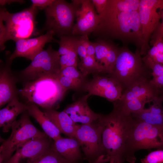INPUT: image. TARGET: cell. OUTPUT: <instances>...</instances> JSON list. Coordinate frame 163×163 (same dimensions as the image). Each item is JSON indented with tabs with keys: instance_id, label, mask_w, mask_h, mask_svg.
Wrapping results in <instances>:
<instances>
[{
	"instance_id": "cell-1",
	"label": "cell",
	"mask_w": 163,
	"mask_h": 163,
	"mask_svg": "<svg viewBox=\"0 0 163 163\" xmlns=\"http://www.w3.org/2000/svg\"><path fill=\"white\" fill-rule=\"evenodd\" d=\"M101 133L105 154L113 163H134L136 158L131 149L134 119L113 107L109 113H100L96 121Z\"/></svg>"
},
{
	"instance_id": "cell-2",
	"label": "cell",
	"mask_w": 163,
	"mask_h": 163,
	"mask_svg": "<svg viewBox=\"0 0 163 163\" xmlns=\"http://www.w3.org/2000/svg\"><path fill=\"white\" fill-rule=\"evenodd\" d=\"M99 23L92 33L97 39L132 44L140 54L142 44V30L138 11L117 12L104 8L98 14Z\"/></svg>"
},
{
	"instance_id": "cell-3",
	"label": "cell",
	"mask_w": 163,
	"mask_h": 163,
	"mask_svg": "<svg viewBox=\"0 0 163 163\" xmlns=\"http://www.w3.org/2000/svg\"><path fill=\"white\" fill-rule=\"evenodd\" d=\"M56 76H45L24 82L19 94L27 104H34L43 110H56L68 91L60 84Z\"/></svg>"
},
{
	"instance_id": "cell-4",
	"label": "cell",
	"mask_w": 163,
	"mask_h": 163,
	"mask_svg": "<svg viewBox=\"0 0 163 163\" xmlns=\"http://www.w3.org/2000/svg\"><path fill=\"white\" fill-rule=\"evenodd\" d=\"M149 69L144 63L139 53H133L127 46L124 45L119 48L113 70L109 76L119 83L123 92L134 84L149 79L150 75H151Z\"/></svg>"
},
{
	"instance_id": "cell-5",
	"label": "cell",
	"mask_w": 163,
	"mask_h": 163,
	"mask_svg": "<svg viewBox=\"0 0 163 163\" xmlns=\"http://www.w3.org/2000/svg\"><path fill=\"white\" fill-rule=\"evenodd\" d=\"M32 5L20 12L11 13L1 7L0 20L5 30V41L11 40L16 42L38 34L36 29V17L38 10Z\"/></svg>"
},
{
	"instance_id": "cell-6",
	"label": "cell",
	"mask_w": 163,
	"mask_h": 163,
	"mask_svg": "<svg viewBox=\"0 0 163 163\" xmlns=\"http://www.w3.org/2000/svg\"><path fill=\"white\" fill-rule=\"evenodd\" d=\"M81 4L78 0L69 3L64 0H55L44 10L46 17L43 31L53 32L60 37L72 36L76 13Z\"/></svg>"
},
{
	"instance_id": "cell-7",
	"label": "cell",
	"mask_w": 163,
	"mask_h": 163,
	"mask_svg": "<svg viewBox=\"0 0 163 163\" xmlns=\"http://www.w3.org/2000/svg\"><path fill=\"white\" fill-rule=\"evenodd\" d=\"M27 111L22 113L11 127L9 137L5 140L0 147V163H4L12 156L17 149L33 139L47 136L33 124Z\"/></svg>"
},
{
	"instance_id": "cell-8",
	"label": "cell",
	"mask_w": 163,
	"mask_h": 163,
	"mask_svg": "<svg viewBox=\"0 0 163 163\" xmlns=\"http://www.w3.org/2000/svg\"><path fill=\"white\" fill-rule=\"evenodd\" d=\"M60 56L58 51L49 45L46 49L36 55L28 66L19 72L18 79L25 82L45 76L56 75L61 70Z\"/></svg>"
},
{
	"instance_id": "cell-9",
	"label": "cell",
	"mask_w": 163,
	"mask_h": 163,
	"mask_svg": "<svg viewBox=\"0 0 163 163\" xmlns=\"http://www.w3.org/2000/svg\"><path fill=\"white\" fill-rule=\"evenodd\" d=\"M75 137L80 143L83 159L89 163H92L103 155H106L101 130L96 121L90 124H76Z\"/></svg>"
},
{
	"instance_id": "cell-10",
	"label": "cell",
	"mask_w": 163,
	"mask_h": 163,
	"mask_svg": "<svg viewBox=\"0 0 163 163\" xmlns=\"http://www.w3.org/2000/svg\"><path fill=\"white\" fill-rule=\"evenodd\" d=\"M163 8V0H140L138 11L142 38L141 56L146 55L150 48L149 43L151 36L161 19L160 10H158Z\"/></svg>"
},
{
	"instance_id": "cell-11",
	"label": "cell",
	"mask_w": 163,
	"mask_h": 163,
	"mask_svg": "<svg viewBox=\"0 0 163 163\" xmlns=\"http://www.w3.org/2000/svg\"><path fill=\"white\" fill-rule=\"evenodd\" d=\"M133 117L131 138L133 153L135 154L136 151L141 149H163V126L152 125Z\"/></svg>"
},
{
	"instance_id": "cell-12",
	"label": "cell",
	"mask_w": 163,
	"mask_h": 163,
	"mask_svg": "<svg viewBox=\"0 0 163 163\" xmlns=\"http://www.w3.org/2000/svg\"><path fill=\"white\" fill-rule=\"evenodd\" d=\"M84 91L90 96L103 97L113 102L121 98L123 89L119 83L113 77L97 73L93 74L92 78L87 82Z\"/></svg>"
},
{
	"instance_id": "cell-13",
	"label": "cell",
	"mask_w": 163,
	"mask_h": 163,
	"mask_svg": "<svg viewBox=\"0 0 163 163\" xmlns=\"http://www.w3.org/2000/svg\"><path fill=\"white\" fill-rule=\"evenodd\" d=\"M53 142L48 136L30 140L19 146L4 163H32L50 148Z\"/></svg>"
},
{
	"instance_id": "cell-14",
	"label": "cell",
	"mask_w": 163,
	"mask_h": 163,
	"mask_svg": "<svg viewBox=\"0 0 163 163\" xmlns=\"http://www.w3.org/2000/svg\"><path fill=\"white\" fill-rule=\"evenodd\" d=\"M55 35L52 31H47L44 34L37 37L20 39L15 42L14 52L9 56L12 61L18 57L25 58L32 61L34 57L43 50L45 44L48 43H56Z\"/></svg>"
},
{
	"instance_id": "cell-15",
	"label": "cell",
	"mask_w": 163,
	"mask_h": 163,
	"mask_svg": "<svg viewBox=\"0 0 163 163\" xmlns=\"http://www.w3.org/2000/svg\"><path fill=\"white\" fill-rule=\"evenodd\" d=\"M80 2L81 5L76 13V22L72 34L88 36L97 27L99 21V15L96 13L91 0H80Z\"/></svg>"
},
{
	"instance_id": "cell-16",
	"label": "cell",
	"mask_w": 163,
	"mask_h": 163,
	"mask_svg": "<svg viewBox=\"0 0 163 163\" xmlns=\"http://www.w3.org/2000/svg\"><path fill=\"white\" fill-rule=\"evenodd\" d=\"M94 43L99 73L109 75L113 70L120 47L110 40L97 39Z\"/></svg>"
},
{
	"instance_id": "cell-17",
	"label": "cell",
	"mask_w": 163,
	"mask_h": 163,
	"mask_svg": "<svg viewBox=\"0 0 163 163\" xmlns=\"http://www.w3.org/2000/svg\"><path fill=\"white\" fill-rule=\"evenodd\" d=\"M5 62L1 63L0 69V107L1 108L14 98L18 97L19 91L16 83L19 80L11 69L12 61L9 56Z\"/></svg>"
},
{
	"instance_id": "cell-18",
	"label": "cell",
	"mask_w": 163,
	"mask_h": 163,
	"mask_svg": "<svg viewBox=\"0 0 163 163\" xmlns=\"http://www.w3.org/2000/svg\"><path fill=\"white\" fill-rule=\"evenodd\" d=\"M150 79H145L133 85L123 92L121 98L117 101L124 103L135 99L152 102L156 96L160 95V90L150 82Z\"/></svg>"
},
{
	"instance_id": "cell-19",
	"label": "cell",
	"mask_w": 163,
	"mask_h": 163,
	"mask_svg": "<svg viewBox=\"0 0 163 163\" xmlns=\"http://www.w3.org/2000/svg\"><path fill=\"white\" fill-rule=\"evenodd\" d=\"M90 96L87 93L80 97L63 110L76 123L90 124L98 118L100 113L94 112L88 105V99Z\"/></svg>"
},
{
	"instance_id": "cell-20",
	"label": "cell",
	"mask_w": 163,
	"mask_h": 163,
	"mask_svg": "<svg viewBox=\"0 0 163 163\" xmlns=\"http://www.w3.org/2000/svg\"><path fill=\"white\" fill-rule=\"evenodd\" d=\"M56 77L60 84L67 89L75 92L84 91V88L88 81L87 77L78 67L71 66L61 69Z\"/></svg>"
},
{
	"instance_id": "cell-21",
	"label": "cell",
	"mask_w": 163,
	"mask_h": 163,
	"mask_svg": "<svg viewBox=\"0 0 163 163\" xmlns=\"http://www.w3.org/2000/svg\"><path fill=\"white\" fill-rule=\"evenodd\" d=\"M53 147L62 157L71 162L78 163L83 159L80 143L75 137H62L54 141Z\"/></svg>"
},
{
	"instance_id": "cell-22",
	"label": "cell",
	"mask_w": 163,
	"mask_h": 163,
	"mask_svg": "<svg viewBox=\"0 0 163 163\" xmlns=\"http://www.w3.org/2000/svg\"><path fill=\"white\" fill-rule=\"evenodd\" d=\"M28 105L19 101L18 97L14 98L0 110V126L3 133H7L16 120L17 116L27 111Z\"/></svg>"
},
{
	"instance_id": "cell-23",
	"label": "cell",
	"mask_w": 163,
	"mask_h": 163,
	"mask_svg": "<svg viewBox=\"0 0 163 163\" xmlns=\"http://www.w3.org/2000/svg\"><path fill=\"white\" fill-rule=\"evenodd\" d=\"M43 111L62 133L68 137H75L76 124L64 111L55 109L43 110Z\"/></svg>"
},
{
	"instance_id": "cell-24",
	"label": "cell",
	"mask_w": 163,
	"mask_h": 163,
	"mask_svg": "<svg viewBox=\"0 0 163 163\" xmlns=\"http://www.w3.org/2000/svg\"><path fill=\"white\" fill-rule=\"evenodd\" d=\"M27 104L28 105L27 111L29 115L38 122L44 132L49 138L55 141L62 137L59 130L43 111L34 104Z\"/></svg>"
},
{
	"instance_id": "cell-25",
	"label": "cell",
	"mask_w": 163,
	"mask_h": 163,
	"mask_svg": "<svg viewBox=\"0 0 163 163\" xmlns=\"http://www.w3.org/2000/svg\"><path fill=\"white\" fill-rule=\"evenodd\" d=\"M140 0H107L105 8L117 12L138 11Z\"/></svg>"
},
{
	"instance_id": "cell-26",
	"label": "cell",
	"mask_w": 163,
	"mask_h": 163,
	"mask_svg": "<svg viewBox=\"0 0 163 163\" xmlns=\"http://www.w3.org/2000/svg\"><path fill=\"white\" fill-rule=\"evenodd\" d=\"M132 116L142 122L152 125L163 126V115L152 113L147 108L131 114Z\"/></svg>"
},
{
	"instance_id": "cell-27",
	"label": "cell",
	"mask_w": 163,
	"mask_h": 163,
	"mask_svg": "<svg viewBox=\"0 0 163 163\" xmlns=\"http://www.w3.org/2000/svg\"><path fill=\"white\" fill-rule=\"evenodd\" d=\"M32 163H74L64 158L52 146Z\"/></svg>"
},
{
	"instance_id": "cell-28",
	"label": "cell",
	"mask_w": 163,
	"mask_h": 163,
	"mask_svg": "<svg viewBox=\"0 0 163 163\" xmlns=\"http://www.w3.org/2000/svg\"><path fill=\"white\" fill-rule=\"evenodd\" d=\"M78 68L85 76L91 74L99 73V69L95 58L88 55L80 59L78 62Z\"/></svg>"
},
{
	"instance_id": "cell-29",
	"label": "cell",
	"mask_w": 163,
	"mask_h": 163,
	"mask_svg": "<svg viewBox=\"0 0 163 163\" xmlns=\"http://www.w3.org/2000/svg\"><path fill=\"white\" fill-rule=\"evenodd\" d=\"M78 45L68 52L65 55L60 56L61 69L68 66H74L78 67V55L77 52Z\"/></svg>"
},
{
	"instance_id": "cell-30",
	"label": "cell",
	"mask_w": 163,
	"mask_h": 163,
	"mask_svg": "<svg viewBox=\"0 0 163 163\" xmlns=\"http://www.w3.org/2000/svg\"><path fill=\"white\" fill-rule=\"evenodd\" d=\"M141 163H163V149L150 152L141 159Z\"/></svg>"
},
{
	"instance_id": "cell-31",
	"label": "cell",
	"mask_w": 163,
	"mask_h": 163,
	"mask_svg": "<svg viewBox=\"0 0 163 163\" xmlns=\"http://www.w3.org/2000/svg\"><path fill=\"white\" fill-rule=\"evenodd\" d=\"M163 97L161 95L156 97L152 101V104L148 110L151 113L163 115V107L162 103Z\"/></svg>"
},
{
	"instance_id": "cell-32",
	"label": "cell",
	"mask_w": 163,
	"mask_h": 163,
	"mask_svg": "<svg viewBox=\"0 0 163 163\" xmlns=\"http://www.w3.org/2000/svg\"><path fill=\"white\" fill-rule=\"evenodd\" d=\"M55 0H31L32 5L40 9H44L52 5Z\"/></svg>"
},
{
	"instance_id": "cell-33",
	"label": "cell",
	"mask_w": 163,
	"mask_h": 163,
	"mask_svg": "<svg viewBox=\"0 0 163 163\" xmlns=\"http://www.w3.org/2000/svg\"><path fill=\"white\" fill-rule=\"evenodd\" d=\"M163 38V25L160 23L157 27L151 36L150 43L152 45L155 41L158 39Z\"/></svg>"
},
{
	"instance_id": "cell-34",
	"label": "cell",
	"mask_w": 163,
	"mask_h": 163,
	"mask_svg": "<svg viewBox=\"0 0 163 163\" xmlns=\"http://www.w3.org/2000/svg\"><path fill=\"white\" fill-rule=\"evenodd\" d=\"M91 2L95 7L98 14L101 13L104 10L107 0H92Z\"/></svg>"
},
{
	"instance_id": "cell-35",
	"label": "cell",
	"mask_w": 163,
	"mask_h": 163,
	"mask_svg": "<svg viewBox=\"0 0 163 163\" xmlns=\"http://www.w3.org/2000/svg\"><path fill=\"white\" fill-rule=\"evenodd\" d=\"M150 82L156 87L160 89L163 88V74L150 80Z\"/></svg>"
},
{
	"instance_id": "cell-36",
	"label": "cell",
	"mask_w": 163,
	"mask_h": 163,
	"mask_svg": "<svg viewBox=\"0 0 163 163\" xmlns=\"http://www.w3.org/2000/svg\"><path fill=\"white\" fill-rule=\"evenodd\" d=\"M77 52L80 59L84 58L88 55L86 49L81 43L79 40L77 46Z\"/></svg>"
},
{
	"instance_id": "cell-37",
	"label": "cell",
	"mask_w": 163,
	"mask_h": 163,
	"mask_svg": "<svg viewBox=\"0 0 163 163\" xmlns=\"http://www.w3.org/2000/svg\"><path fill=\"white\" fill-rule=\"evenodd\" d=\"M155 45L158 51L157 55L159 54H163V38H160L157 39L152 45Z\"/></svg>"
},
{
	"instance_id": "cell-38",
	"label": "cell",
	"mask_w": 163,
	"mask_h": 163,
	"mask_svg": "<svg viewBox=\"0 0 163 163\" xmlns=\"http://www.w3.org/2000/svg\"><path fill=\"white\" fill-rule=\"evenodd\" d=\"M25 2V1L23 0H0V4L2 6L6 4L9 5L14 3L23 4Z\"/></svg>"
},
{
	"instance_id": "cell-39",
	"label": "cell",
	"mask_w": 163,
	"mask_h": 163,
	"mask_svg": "<svg viewBox=\"0 0 163 163\" xmlns=\"http://www.w3.org/2000/svg\"><path fill=\"white\" fill-rule=\"evenodd\" d=\"M110 161V159L106 155H104L91 163H105Z\"/></svg>"
},
{
	"instance_id": "cell-40",
	"label": "cell",
	"mask_w": 163,
	"mask_h": 163,
	"mask_svg": "<svg viewBox=\"0 0 163 163\" xmlns=\"http://www.w3.org/2000/svg\"><path fill=\"white\" fill-rule=\"evenodd\" d=\"M161 18L162 19V22L160 24L163 25V8L160 10Z\"/></svg>"
},
{
	"instance_id": "cell-41",
	"label": "cell",
	"mask_w": 163,
	"mask_h": 163,
	"mask_svg": "<svg viewBox=\"0 0 163 163\" xmlns=\"http://www.w3.org/2000/svg\"><path fill=\"white\" fill-rule=\"evenodd\" d=\"M161 89H163V88ZM161 95L163 97V92H161Z\"/></svg>"
},
{
	"instance_id": "cell-42",
	"label": "cell",
	"mask_w": 163,
	"mask_h": 163,
	"mask_svg": "<svg viewBox=\"0 0 163 163\" xmlns=\"http://www.w3.org/2000/svg\"><path fill=\"white\" fill-rule=\"evenodd\" d=\"M110 163H113L112 162H110Z\"/></svg>"
}]
</instances>
